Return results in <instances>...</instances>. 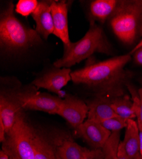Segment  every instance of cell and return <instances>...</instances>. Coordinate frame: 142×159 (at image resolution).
<instances>
[{
    "label": "cell",
    "instance_id": "2e32d148",
    "mask_svg": "<svg viewBox=\"0 0 142 159\" xmlns=\"http://www.w3.org/2000/svg\"><path fill=\"white\" fill-rule=\"evenodd\" d=\"M118 3L117 0H95L90 5V14L94 20L104 22L112 16Z\"/></svg>",
    "mask_w": 142,
    "mask_h": 159
},
{
    "label": "cell",
    "instance_id": "277c9868",
    "mask_svg": "<svg viewBox=\"0 0 142 159\" xmlns=\"http://www.w3.org/2000/svg\"><path fill=\"white\" fill-rule=\"evenodd\" d=\"M112 29L123 43L131 45L142 36V0L119 1L110 18Z\"/></svg>",
    "mask_w": 142,
    "mask_h": 159
},
{
    "label": "cell",
    "instance_id": "7c38bea8",
    "mask_svg": "<svg viewBox=\"0 0 142 159\" xmlns=\"http://www.w3.org/2000/svg\"><path fill=\"white\" fill-rule=\"evenodd\" d=\"M88 120L100 123L109 118L119 116L112 107V98L98 96L88 104Z\"/></svg>",
    "mask_w": 142,
    "mask_h": 159
},
{
    "label": "cell",
    "instance_id": "3957f363",
    "mask_svg": "<svg viewBox=\"0 0 142 159\" xmlns=\"http://www.w3.org/2000/svg\"><path fill=\"white\" fill-rule=\"evenodd\" d=\"M96 52L109 55L112 54V47L103 29L92 20L84 37L64 47L63 56L54 63V66L57 68H70Z\"/></svg>",
    "mask_w": 142,
    "mask_h": 159
},
{
    "label": "cell",
    "instance_id": "f546056e",
    "mask_svg": "<svg viewBox=\"0 0 142 159\" xmlns=\"http://www.w3.org/2000/svg\"><path fill=\"white\" fill-rule=\"evenodd\" d=\"M141 130V131H142V130Z\"/></svg>",
    "mask_w": 142,
    "mask_h": 159
},
{
    "label": "cell",
    "instance_id": "8992f818",
    "mask_svg": "<svg viewBox=\"0 0 142 159\" xmlns=\"http://www.w3.org/2000/svg\"><path fill=\"white\" fill-rule=\"evenodd\" d=\"M8 94L17 102L22 110L41 111L54 115H57L62 102L59 97L34 90H17Z\"/></svg>",
    "mask_w": 142,
    "mask_h": 159
},
{
    "label": "cell",
    "instance_id": "603a6c76",
    "mask_svg": "<svg viewBox=\"0 0 142 159\" xmlns=\"http://www.w3.org/2000/svg\"><path fill=\"white\" fill-rule=\"evenodd\" d=\"M138 94L140 97V111L136 118L139 129L142 130V88L138 90Z\"/></svg>",
    "mask_w": 142,
    "mask_h": 159
},
{
    "label": "cell",
    "instance_id": "8fae6325",
    "mask_svg": "<svg viewBox=\"0 0 142 159\" xmlns=\"http://www.w3.org/2000/svg\"><path fill=\"white\" fill-rule=\"evenodd\" d=\"M32 17L36 22V31L44 39L54 34V27L52 16L50 2H41L32 14Z\"/></svg>",
    "mask_w": 142,
    "mask_h": 159
},
{
    "label": "cell",
    "instance_id": "7402d4cb",
    "mask_svg": "<svg viewBox=\"0 0 142 159\" xmlns=\"http://www.w3.org/2000/svg\"><path fill=\"white\" fill-rule=\"evenodd\" d=\"M104 154L101 148L89 150L84 159H103Z\"/></svg>",
    "mask_w": 142,
    "mask_h": 159
},
{
    "label": "cell",
    "instance_id": "484cf974",
    "mask_svg": "<svg viewBox=\"0 0 142 159\" xmlns=\"http://www.w3.org/2000/svg\"><path fill=\"white\" fill-rule=\"evenodd\" d=\"M139 153L142 158V131L140 130V150Z\"/></svg>",
    "mask_w": 142,
    "mask_h": 159
},
{
    "label": "cell",
    "instance_id": "7a4b0ae2",
    "mask_svg": "<svg viewBox=\"0 0 142 159\" xmlns=\"http://www.w3.org/2000/svg\"><path fill=\"white\" fill-rule=\"evenodd\" d=\"M42 43L36 30L24 25L14 14V5L10 2L0 17V44L8 52H20Z\"/></svg>",
    "mask_w": 142,
    "mask_h": 159
},
{
    "label": "cell",
    "instance_id": "d4e9b609",
    "mask_svg": "<svg viewBox=\"0 0 142 159\" xmlns=\"http://www.w3.org/2000/svg\"><path fill=\"white\" fill-rule=\"evenodd\" d=\"M133 53V58L136 64L142 66V47L137 49Z\"/></svg>",
    "mask_w": 142,
    "mask_h": 159
},
{
    "label": "cell",
    "instance_id": "83f0119b",
    "mask_svg": "<svg viewBox=\"0 0 142 159\" xmlns=\"http://www.w3.org/2000/svg\"><path fill=\"white\" fill-rule=\"evenodd\" d=\"M142 47V38H141V40L140 42V43L135 47V48L130 52V54H132V53H133L135 50H136L137 49H138V48H141Z\"/></svg>",
    "mask_w": 142,
    "mask_h": 159
},
{
    "label": "cell",
    "instance_id": "4316f807",
    "mask_svg": "<svg viewBox=\"0 0 142 159\" xmlns=\"http://www.w3.org/2000/svg\"><path fill=\"white\" fill-rule=\"evenodd\" d=\"M0 159H10V157L2 150L0 152Z\"/></svg>",
    "mask_w": 142,
    "mask_h": 159
},
{
    "label": "cell",
    "instance_id": "cb8c5ba5",
    "mask_svg": "<svg viewBox=\"0 0 142 159\" xmlns=\"http://www.w3.org/2000/svg\"><path fill=\"white\" fill-rule=\"evenodd\" d=\"M117 159H130L125 150V148L122 141L120 142L119 146L117 152Z\"/></svg>",
    "mask_w": 142,
    "mask_h": 159
},
{
    "label": "cell",
    "instance_id": "ffe728a7",
    "mask_svg": "<svg viewBox=\"0 0 142 159\" xmlns=\"http://www.w3.org/2000/svg\"><path fill=\"white\" fill-rule=\"evenodd\" d=\"M39 2L36 0H19L16 7V11L22 16L32 15Z\"/></svg>",
    "mask_w": 142,
    "mask_h": 159
},
{
    "label": "cell",
    "instance_id": "9c48e42d",
    "mask_svg": "<svg viewBox=\"0 0 142 159\" xmlns=\"http://www.w3.org/2000/svg\"><path fill=\"white\" fill-rule=\"evenodd\" d=\"M76 130L79 136L94 149L102 148L112 134L99 123L88 119Z\"/></svg>",
    "mask_w": 142,
    "mask_h": 159
},
{
    "label": "cell",
    "instance_id": "30bf717a",
    "mask_svg": "<svg viewBox=\"0 0 142 159\" xmlns=\"http://www.w3.org/2000/svg\"><path fill=\"white\" fill-rule=\"evenodd\" d=\"M50 8L54 27L53 34L62 42L64 47H67L71 43L68 24V5L64 1L51 2Z\"/></svg>",
    "mask_w": 142,
    "mask_h": 159
},
{
    "label": "cell",
    "instance_id": "4fadbf2b",
    "mask_svg": "<svg viewBox=\"0 0 142 159\" xmlns=\"http://www.w3.org/2000/svg\"><path fill=\"white\" fill-rule=\"evenodd\" d=\"M22 108L8 94H1L0 98V122L7 133L14 126L19 113Z\"/></svg>",
    "mask_w": 142,
    "mask_h": 159
},
{
    "label": "cell",
    "instance_id": "f1b7e54d",
    "mask_svg": "<svg viewBox=\"0 0 142 159\" xmlns=\"http://www.w3.org/2000/svg\"><path fill=\"white\" fill-rule=\"evenodd\" d=\"M135 159H142L141 156V155L140 154V153H138V155L136 156V157L135 158Z\"/></svg>",
    "mask_w": 142,
    "mask_h": 159
},
{
    "label": "cell",
    "instance_id": "52a82bcc",
    "mask_svg": "<svg viewBox=\"0 0 142 159\" xmlns=\"http://www.w3.org/2000/svg\"><path fill=\"white\" fill-rule=\"evenodd\" d=\"M71 73L70 68H55L34 80L32 85L36 89H45L61 96L62 89L71 80Z\"/></svg>",
    "mask_w": 142,
    "mask_h": 159
},
{
    "label": "cell",
    "instance_id": "e0dca14e",
    "mask_svg": "<svg viewBox=\"0 0 142 159\" xmlns=\"http://www.w3.org/2000/svg\"><path fill=\"white\" fill-rule=\"evenodd\" d=\"M89 150L70 139L59 140L57 145V151L61 159H84Z\"/></svg>",
    "mask_w": 142,
    "mask_h": 159
},
{
    "label": "cell",
    "instance_id": "d6986e66",
    "mask_svg": "<svg viewBox=\"0 0 142 159\" xmlns=\"http://www.w3.org/2000/svg\"><path fill=\"white\" fill-rule=\"evenodd\" d=\"M120 142V131L112 132L110 138L101 148L104 154L103 159H117Z\"/></svg>",
    "mask_w": 142,
    "mask_h": 159
},
{
    "label": "cell",
    "instance_id": "9a60e30c",
    "mask_svg": "<svg viewBox=\"0 0 142 159\" xmlns=\"http://www.w3.org/2000/svg\"><path fill=\"white\" fill-rule=\"evenodd\" d=\"M34 159H61L57 153V147L49 139L36 130L34 141Z\"/></svg>",
    "mask_w": 142,
    "mask_h": 159
},
{
    "label": "cell",
    "instance_id": "6da1fadb",
    "mask_svg": "<svg viewBox=\"0 0 142 159\" xmlns=\"http://www.w3.org/2000/svg\"><path fill=\"white\" fill-rule=\"evenodd\" d=\"M131 59V54L112 57L99 62L88 64L84 68L71 72V80L75 84L86 86L96 92L98 96L110 98L124 95L131 73L124 68Z\"/></svg>",
    "mask_w": 142,
    "mask_h": 159
},
{
    "label": "cell",
    "instance_id": "ba28073f",
    "mask_svg": "<svg viewBox=\"0 0 142 159\" xmlns=\"http://www.w3.org/2000/svg\"><path fill=\"white\" fill-rule=\"evenodd\" d=\"M88 106L82 100L68 96L60 106L57 115L62 116L75 129H78L88 115Z\"/></svg>",
    "mask_w": 142,
    "mask_h": 159
},
{
    "label": "cell",
    "instance_id": "5b68a950",
    "mask_svg": "<svg viewBox=\"0 0 142 159\" xmlns=\"http://www.w3.org/2000/svg\"><path fill=\"white\" fill-rule=\"evenodd\" d=\"M36 130L21 111L2 143V150L10 159H34V141Z\"/></svg>",
    "mask_w": 142,
    "mask_h": 159
},
{
    "label": "cell",
    "instance_id": "44dd1931",
    "mask_svg": "<svg viewBox=\"0 0 142 159\" xmlns=\"http://www.w3.org/2000/svg\"><path fill=\"white\" fill-rule=\"evenodd\" d=\"M127 120L120 116H115L104 120L99 124L111 132H118L126 128L127 125Z\"/></svg>",
    "mask_w": 142,
    "mask_h": 159
},
{
    "label": "cell",
    "instance_id": "ac0fdd59",
    "mask_svg": "<svg viewBox=\"0 0 142 159\" xmlns=\"http://www.w3.org/2000/svg\"><path fill=\"white\" fill-rule=\"evenodd\" d=\"M112 107L116 114L126 120L136 117L133 101L127 94L112 98Z\"/></svg>",
    "mask_w": 142,
    "mask_h": 159
},
{
    "label": "cell",
    "instance_id": "5bb4252c",
    "mask_svg": "<svg viewBox=\"0 0 142 159\" xmlns=\"http://www.w3.org/2000/svg\"><path fill=\"white\" fill-rule=\"evenodd\" d=\"M124 141L125 150L130 159H135L140 150V129L138 122L134 119L127 120Z\"/></svg>",
    "mask_w": 142,
    "mask_h": 159
}]
</instances>
